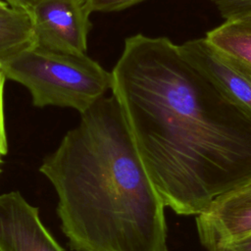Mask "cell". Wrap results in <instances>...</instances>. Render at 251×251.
I'll list each match as a JSON object with an SVG mask.
<instances>
[{
    "mask_svg": "<svg viewBox=\"0 0 251 251\" xmlns=\"http://www.w3.org/2000/svg\"><path fill=\"white\" fill-rule=\"evenodd\" d=\"M112 94L166 207L196 216L251 177V114L167 37L135 34L111 72Z\"/></svg>",
    "mask_w": 251,
    "mask_h": 251,
    "instance_id": "1",
    "label": "cell"
},
{
    "mask_svg": "<svg viewBox=\"0 0 251 251\" xmlns=\"http://www.w3.org/2000/svg\"><path fill=\"white\" fill-rule=\"evenodd\" d=\"M39 172L75 251H167L165 204L112 94L80 114Z\"/></svg>",
    "mask_w": 251,
    "mask_h": 251,
    "instance_id": "2",
    "label": "cell"
},
{
    "mask_svg": "<svg viewBox=\"0 0 251 251\" xmlns=\"http://www.w3.org/2000/svg\"><path fill=\"white\" fill-rule=\"evenodd\" d=\"M6 79L24 85L35 107L72 108L82 114L111 89V73L85 53L33 44L0 64Z\"/></svg>",
    "mask_w": 251,
    "mask_h": 251,
    "instance_id": "3",
    "label": "cell"
},
{
    "mask_svg": "<svg viewBox=\"0 0 251 251\" xmlns=\"http://www.w3.org/2000/svg\"><path fill=\"white\" fill-rule=\"evenodd\" d=\"M200 243L207 251H226L251 235V177L218 196L195 216Z\"/></svg>",
    "mask_w": 251,
    "mask_h": 251,
    "instance_id": "4",
    "label": "cell"
},
{
    "mask_svg": "<svg viewBox=\"0 0 251 251\" xmlns=\"http://www.w3.org/2000/svg\"><path fill=\"white\" fill-rule=\"evenodd\" d=\"M26 12L36 43L61 51L86 52L92 25L83 0H38Z\"/></svg>",
    "mask_w": 251,
    "mask_h": 251,
    "instance_id": "5",
    "label": "cell"
},
{
    "mask_svg": "<svg viewBox=\"0 0 251 251\" xmlns=\"http://www.w3.org/2000/svg\"><path fill=\"white\" fill-rule=\"evenodd\" d=\"M179 50L189 63L251 114V69L215 47L206 37L187 40L179 45Z\"/></svg>",
    "mask_w": 251,
    "mask_h": 251,
    "instance_id": "6",
    "label": "cell"
},
{
    "mask_svg": "<svg viewBox=\"0 0 251 251\" xmlns=\"http://www.w3.org/2000/svg\"><path fill=\"white\" fill-rule=\"evenodd\" d=\"M0 251H64L43 226L38 208L20 192L0 194Z\"/></svg>",
    "mask_w": 251,
    "mask_h": 251,
    "instance_id": "7",
    "label": "cell"
},
{
    "mask_svg": "<svg viewBox=\"0 0 251 251\" xmlns=\"http://www.w3.org/2000/svg\"><path fill=\"white\" fill-rule=\"evenodd\" d=\"M206 39L251 69V14L225 20L206 33Z\"/></svg>",
    "mask_w": 251,
    "mask_h": 251,
    "instance_id": "8",
    "label": "cell"
},
{
    "mask_svg": "<svg viewBox=\"0 0 251 251\" xmlns=\"http://www.w3.org/2000/svg\"><path fill=\"white\" fill-rule=\"evenodd\" d=\"M34 41L31 21L26 11L12 7L0 10V64Z\"/></svg>",
    "mask_w": 251,
    "mask_h": 251,
    "instance_id": "9",
    "label": "cell"
},
{
    "mask_svg": "<svg viewBox=\"0 0 251 251\" xmlns=\"http://www.w3.org/2000/svg\"><path fill=\"white\" fill-rule=\"evenodd\" d=\"M225 20L251 14V0H210Z\"/></svg>",
    "mask_w": 251,
    "mask_h": 251,
    "instance_id": "10",
    "label": "cell"
},
{
    "mask_svg": "<svg viewBox=\"0 0 251 251\" xmlns=\"http://www.w3.org/2000/svg\"><path fill=\"white\" fill-rule=\"evenodd\" d=\"M90 13L118 12L146 0H83Z\"/></svg>",
    "mask_w": 251,
    "mask_h": 251,
    "instance_id": "11",
    "label": "cell"
},
{
    "mask_svg": "<svg viewBox=\"0 0 251 251\" xmlns=\"http://www.w3.org/2000/svg\"><path fill=\"white\" fill-rule=\"evenodd\" d=\"M6 77L0 69V157L6 155L8 152L7 135L5 129V117H4V84Z\"/></svg>",
    "mask_w": 251,
    "mask_h": 251,
    "instance_id": "12",
    "label": "cell"
},
{
    "mask_svg": "<svg viewBox=\"0 0 251 251\" xmlns=\"http://www.w3.org/2000/svg\"><path fill=\"white\" fill-rule=\"evenodd\" d=\"M226 251H251V235L231 244Z\"/></svg>",
    "mask_w": 251,
    "mask_h": 251,
    "instance_id": "13",
    "label": "cell"
},
{
    "mask_svg": "<svg viewBox=\"0 0 251 251\" xmlns=\"http://www.w3.org/2000/svg\"><path fill=\"white\" fill-rule=\"evenodd\" d=\"M10 7L27 11L38 0H4Z\"/></svg>",
    "mask_w": 251,
    "mask_h": 251,
    "instance_id": "14",
    "label": "cell"
},
{
    "mask_svg": "<svg viewBox=\"0 0 251 251\" xmlns=\"http://www.w3.org/2000/svg\"><path fill=\"white\" fill-rule=\"evenodd\" d=\"M8 7H10L5 1H3V0H0V10H4V9H6V8H8Z\"/></svg>",
    "mask_w": 251,
    "mask_h": 251,
    "instance_id": "15",
    "label": "cell"
},
{
    "mask_svg": "<svg viewBox=\"0 0 251 251\" xmlns=\"http://www.w3.org/2000/svg\"><path fill=\"white\" fill-rule=\"evenodd\" d=\"M1 162H2V161H1V157H0V164H1ZM0 172H1V169H0Z\"/></svg>",
    "mask_w": 251,
    "mask_h": 251,
    "instance_id": "16",
    "label": "cell"
}]
</instances>
